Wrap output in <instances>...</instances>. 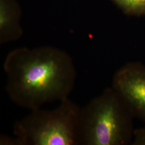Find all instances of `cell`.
I'll return each instance as SVG.
<instances>
[{"instance_id": "obj_1", "label": "cell", "mask_w": 145, "mask_h": 145, "mask_svg": "<svg viewBox=\"0 0 145 145\" xmlns=\"http://www.w3.org/2000/svg\"><path fill=\"white\" fill-rule=\"evenodd\" d=\"M3 69L9 98L30 111L68 99L76 78L72 57L50 46L15 49L5 57Z\"/></svg>"}, {"instance_id": "obj_2", "label": "cell", "mask_w": 145, "mask_h": 145, "mask_svg": "<svg viewBox=\"0 0 145 145\" xmlns=\"http://www.w3.org/2000/svg\"><path fill=\"white\" fill-rule=\"evenodd\" d=\"M135 117L112 87L80 109L78 145H131Z\"/></svg>"}, {"instance_id": "obj_3", "label": "cell", "mask_w": 145, "mask_h": 145, "mask_svg": "<svg viewBox=\"0 0 145 145\" xmlns=\"http://www.w3.org/2000/svg\"><path fill=\"white\" fill-rule=\"evenodd\" d=\"M80 109L67 99L52 110H32L14 125L16 145H78Z\"/></svg>"}, {"instance_id": "obj_4", "label": "cell", "mask_w": 145, "mask_h": 145, "mask_svg": "<svg viewBox=\"0 0 145 145\" xmlns=\"http://www.w3.org/2000/svg\"><path fill=\"white\" fill-rule=\"evenodd\" d=\"M111 87L127 104L135 118L145 123V65L126 62L114 73Z\"/></svg>"}, {"instance_id": "obj_5", "label": "cell", "mask_w": 145, "mask_h": 145, "mask_svg": "<svg viewBox=\"0 0 145 145\" xmlns=\"http://www.w3.org/2000/svg\"><path fill=\"white\" fill-rule=\"evenodd\" d=\"M22 9L17 0H0V43L19 39L23 34Z\"/></svg>"}, {"instance_id": "obj_6", "label": "cell", "mask_w": 145, "mask_h": 145, "mask_svg": "<svg viewBox=\"0 0 145 145\" xmlns=\"http://www.w3.org/2000/svg\"><path fill=\"white\" fill-rule=\"evenodd\" d=\"M124 14L145 16V0H111Z\"/></svg>"}, {"instance_id": "obj_7", "label": "cell", "mask_w": 145, "mask_h": 145, "mask_svg": "<svg viewBox=\"0 0 145 145\" xmlns=\"http://www.w3.org/2000/svg\"><path fill=\"white\" fill-rule=\"evenodd\" d=\"M132 145H145V126L135 129Z\"/></svg>"}]
</instances>
